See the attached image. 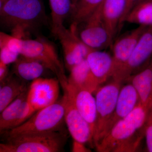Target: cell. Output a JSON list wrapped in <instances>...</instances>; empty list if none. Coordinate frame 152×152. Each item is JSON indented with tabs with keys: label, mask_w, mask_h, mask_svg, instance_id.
<instances>
[{
	"label": "cell",
	"mask_w": 152,
	"mask_h": 152,
	"mask_svg": "<svg viewBox=\"0 0 152 152\" xmlns=\"http://www.w3.org/2000/svg\"><path fill=\"white\" fill-rule=\"evenodd\" d=\"M151 107L140 103L130 113L117 123L95 146L97 151H135L145 136L144 125Z\"/></svg>",
	"instance_id": "obj_1"
},
{
	"label": "cell",
	"mask_w": 152,
	"mask_h": 152,
	"mask_svg": "<svg viewBox=\"0 0 152 152\" xmlns=\"http://www.w3.org/2000/svg\"><path fill=\"white\" fill-rule=\"evenodd\" d=\"M46 21L41 0H7L0 9V21L3 28L11 30L12 35L23 39L25 31Z\"/></svg>",
	"instance_id": "obj_2"
},
{
	"label": "cell",
	"mask_w": 152,
	"mask_h": 152,
	"mask_svg": "<svg viewBox=\"0 0 152 152\" xmlns=\"http://www.w3.org/2000/svg\"><path fill=\"white\" fill-rule=\"evenodd\" d=\"M66 138L60 130L20 135L7 138L0 144V152L62 151Z\"/></svg>",
	"instance_id": "obj_3"
},
{
	"label": "cell",
	"mask_w": 152,
	"mask_h": 152,
	"mask_svg": "<svg viewBox=\"0 0 152 152\" xmlns=\"http://www.w3.org/2000/svg\"><path fill=\"white\" fill-rule=\"evenodd\" d=\"M64 104L62 99L37 111L18 126L6 131L7 138L26 134L59 131L64 120Z\"/></svg>",
	"instance_id": "obj_4"
},
{
	"label": "cell",
	"mask_w": 152,
	"mask_h": 152,
	"mask_svg": "<svg viewBox=\"0 0 152 152\" xmlns=\"http://www.w3.org/2000/svg\"><path fill=\"white\" fill-rule=\"evenodd\" d=\"M72 26L82 42L90 49L103 50L112 46L113 38L104 20L102 4L86 19L76 26Z\"/></svg>",
	"instance_id": "obj_5"
},
{
	"label": "cell",
	"mask_w": 152,
	"mask_h": 152,
	"mask_svg": "<svg viewBox=\"0 0 152 152\" xmlns=\"http://www.w3.org/2000/svg\"><path fill=\"white\" fill-rule=\"evenodd\" d=\"M20 55L42 63L46 68L56 74L60 83L67 80L55 46L46 39H24Z\"/></svg>",
	"instance_id": "obj_6"
},
{
	"label": "cell",
	"mask_w": 152,
	"mask_h": 152,
	"mask_svg": "<svg viewBox=\"0 0 152 152\" xmlns=\"http://www.w3.org/2000/svg\"><path fill=\"white\" fill-rule=\"evenodd\" d=\"M121 84L113 81L99 87L96 92L97 120L93 137L95 146L102 137L105 127L113 113L121 88Z\"/></svg>",
	"instance_id": "obj_7"
},
{
	"label": "cell",
	"mask_w": 152,
	"mask_h": 152,
	"mask_svg": "<svg viewBox=\"0 0 152 152\" xmlns=\"http://www.w3.org/2000/svg\"><path fill=\"white\" fill-rule=\"evenodd\" d=\"M152 58V26H147L142 33L127 62L113 80L122 83L143 69L151 64Z\"/></svg>",
	"instance_id": "obj_8"
},
{
	"label": "cell",
	"mask_w": 152,
	"mask_h": 152,
	"mask_svg": "<svg viewBox=\"0 0 152 152\" xmlns=\"http://www.w3.org/2000/svg\"><path fill=\"white\" fill-rule=\"evenodd\" d=\"M54 35L59 40L65 64L69 71L86 60L90 52L93 50L82 42L72 26L69 28H66L64 25L61 26Z\"/></svg>",
	"instance_id": "obj_9"
},
{
	"label": "cell",
	"mask_w": 152,
	"mask_h": 152,
	"mask_svg": "<svg viewBox=\"0 0 152 152\" xmlns=\"http://www.w3.org/2000/svg\"><path fill=\"white\" fill-rule=\"evenodd\" d=\"M60 84L58 79L39 77L33 81L28 88L27 100L36 111L57 102Z\"/></svg>",
	"instance_id": "obj_10"
},
{
	"label": "cell",
	"mask_w": 152,
	"mask_h": 152,
	"mask_svg": "<svg viewBox=\"0 0 152 152\" xmlns=\"http://www.w3.org/2000/svg\"><path fill=\"white\" fill-rule=\"evenodd\" d=\"M62 100L65 107L64 121L74 140L86 144L93 143V134L91 126L76 108L73 101L66 90Z\"/></svg>",
	"instance_id": "obj_11"
},
{
	"label": "cell",
	"mask_w": 152,
	"mask_h": 152,
	"mask_svg": "<svg viewBox=\"0 0 152 152\" xmlns=\"http://www.w3.org/2000/svg\"><path fill=\"white\" fill-rule=\"evenodd\" d=\"M147 26H139L117 39L112 44L113 70L112 77L114 79L124 67L134 49L137 43Z\"/></svg>",
	"instance_id": "obj_12"
},
{
	"label": "cell",
	"mask_w": 152,
	"mask_h": 152,
	"mask_svg": "<svg viewBox=\"0 0 152 152\" xmlns=\"http://www.w3.org/2000/svg\"><path fill=\"white\" fill-rule=\"evenodd\" d=\"M140 103L139 95L132 84L121 88L115 110L105 127L101 140L117 123L130 113Z\"/></svg>",
	"instance_id": "obj_13"
},
{
	"label": "cell",
	"mask_w": 152,
	"mask_h": 152,
	"mask_svg": "<svg viewBox=\"0 0 152 152\" xmlns=\"http://www.w3.org/2000/svg\"><path fill=\"white\" fill-rule=\"evenodd\" d=\"M61 86L69 93L76 108L89 124L94 137L97 120L96 98L93 96L92 93L86 90L75 88L69 86L67 81Z\"/></svg>",
	"instance_id": "obj_14"
},
{
	"label": "cell",
	"mask_w": 152,
	"mask_h": 152,
	"mask_svg": "<svg viewBox=\"0 0 152 152\" xmlns=\"http://www.w3.org/2000/svg\"><path fill=\"white\" fill-rule=\"evenodd\" d=\"M86 60L100 86L112 77L113 70L112 55L103 50H93L88 54Z\"/></svg>",
	"instance_id": "obj_15"
},
{
	"label": "cell",
	"mask_w": 152,
	"mask_h": 152,
	"mask_svg": "<svg viewBox=\"0 0 152 152\" xmlns=\"http://www.w3.org/2000/svg\"><path fill=\"white\" fill-rule=\"evenodd\" d=\"M70 72L67 84L70 86L78 89L86 90L92 94L96 92L100 87L86 60L74 66Z\"/></svg>",
	"instance_id": "obj_16"
},
{
	"label": "cell",
	"mask_w": 152,
	"mask_h": 152,
	"mask_svg": "<svg viewBox=\"0 0 152 152\" xmlns=\"http://www.w3.org/2000/svg\"><path fill=\"white\" fill-rule=\"evenodd\" d=\"M127 0H104L102 12L106 26L113 37H115L123 24Z\"/></svg>",
	"instance_id": "obj_17"
},
{
	"label": "cell",
	"mask_w": 152,
	"mask_h": 152,
	"mask_svg": "<svg viewBox=\"0 0 152 152\" xmlns=\"http://www.w3.org/2000/svg\"><path fill=\"white\" fill-rule=\"evenodd\" d=\"M128 81L135 89L140 103L146 107L152 106V62L148 66L131 76Z\"/></svg>",
	"instance_id": "obj_18"
},
{
	"label": "cell",
	"mask_w": 152,
	"mask_h": 152,
	"mask_svg": "<svg viewBox=\"0 0 152 152\" xmlns=\"http://www.w3.org/2000/svg\"><path fill=\"white\" fill-rule=\"evenodd\" d=\"M28 88L24 80L17 76H8L1 83L0 113Z\"/></svg>",
	"instance_id": "obj_19"
},
{
	"label": "cell",
	"mask_w": 152,
	"mask_h": 152,
	"mask_svg": "<svg viewBox=\"0 0 152 152\" xmlns=\"http://www.w3.org/2000/svg\"><path fill=\"white\" fill-rule=\"evenodd\" d=\"M14 64V73L24 80L34 81L40 77L46 68L39 61L21 55Z\"/></svg>",
	"instance_id": "obj_20"
},
{
	"label": "cell",
	"mask_w": 152,
	"mask_h": 152,
	"mask_svg": "<svg viewBox=\"0 0 152 152\" xmlns=\"http://www.w3.org/2000/svg\"><path fill=\"white\" fill-rule=\"evenodd\" d=\"M51 9L52 31L54 34L70 17L73 8L72 0H49Z\"/></svg>",
	"instance_id": "obj_21"
},
{
	"label": "cell",
	"mask_w": 152,
	"mask_h": 152,
	"mask_svg": "<svg viewBox=\"0 0 152 152\" xmlns=\"http://www.w3.org/2000/svg\"><path fill=\"white\" fill-rule=\"evenodd\" d=\"M104 0H77L73 5L70 16L71 25L76 26L84 21L100 6Z\"/></svg>",
	"instance_id": "obj_22"
},
{
	"label": "cell",
	"mask_w": 152,
	"mask_h": 152,
	"mask_svg": "<svg viewBox=\"0 0 152 152\" xmlns=\"http://www.w3.org/2000/svg\"><path fill=\"white\" fill-rule=\"evenodd\" d=\"M138 26H152V0L140 2L131 10L125 21Z\"/></svg>",
	"instance_id": "obj_23"
},
{
	"label": "cell",
	"mask_w": 152,
	"mask_h": 152,
	"mask_svg": "<svg viewBox=\"0 0 152 152\" xmlns=\"http://www.w3.org/2000/svg\"><path fill=\"white\" fill-rule=\"evenodd\" d=\"M28 90V88L1 112L0 131L1 132L8 131L10 129L21 106L27 98Z\"/></svg>",
	"instance_id": "obj_24"
},
{
	"label": "cell",
	"mask_w": 152,
	"mask_h": 152,
	"mask_svg": "<svg viewBox=\"0 0 152 152\" xmlns=\"http://www.w3.org/2000/svg\"><path fill=\"white\" fill-rule=\"evenodd\" d=\"M36 112V111L31 105L27 98L21 106L10 129L17 127L21 125L28 119L30 117H31Z\"/></svg>",
	"instance_id": "obj_25"
},
{
	"label": "cell",
	"mask_w": 152,
	"mask_h": 152,
	"mask_svg": "<svg viewBox=\"0 0 152 152\" xmlns=\"http://www.w3.org/2000/svg\"><path fill=\"white\" fill-rule=\"evenodd\" d=\"M24 39L2 32L0 33V43L5 44L11 51L20 55L23 47Z\"/></svg>",
	"instance_id": "obj_26"
},
{
	"label": "cell",
	"mask_w": 152,
	"mask_h": 152,
	"mask_svg": "<svg viewBox=\"0 0 152 152\" xmlns=\"http://www.w3.org/2000/svg\"><path fill=\"white\" fill-rule=\"evenodd\" d=\"M20 54L11 51L5 44L0 43V62L7 65L15 62Z\"/></svg>",
	"instance_id": "obj_27"
},
{
	"label": "cell",
	"mask_w": 152,
	"mask_h": 152,
	"mask_svg": "<svg viewBox=\"0 0 152 152\" xmlns=\"http://www.w3.org/2000/svg\"><path fill=\"white\" fill-rule=\"evenodd\" d=\"M144 128L147 150L152 152V106L149 110Z\"/></svg>",
	"instance_id": "obj_28"
},
{
	"label": "cell",
	"mask_w": 152,
	"mask_h": 152,
	"mask_svg": "<svg viewBox=\"0 0 152 152\" xmlns=\"http://www.w3.org/2000/svg\"><path fill=\"white\" fill-rule=\"evenodd\" d=\"M72 151L74 152H87L91 151L86 148L85 144L74 140Z\"/></svg>",
	"instance_id": "obj_29"
},
{
	"label": "cell",
	"mask_w": 152,
	"mask_h": 152,
	"mask_svg": "<svg viewBox=\"0 0 152 152\" xmlns=\"http://www.w3.org/2000/svg\"><path fill=\"white\" fill-rule=\"evenodd\" d=\"M139 0H127L126 7L125 10L123 20V23L125 22V20L127 18L128 15L130 12L131 10L138 3Z\"/></svg>",
	"instance_id": "obj_30"
},
{
	"label": "cell",
	"mask_w": 152,
	"mask_h": 152,
	"mask_svg": "<svg viewBox=\"0 0 152 152\" xmlns=\"http://www.w3.org/2000/svg\"><path fill=\"white\" fill-rule=\"evenodd\" d=\"M7 66L2 63L0 62V82L4 81L9 76Z\"/></svg>",
	"instance_id": "obj_31"
},
{
	"label": "cell",
	"mask_w": 152,
	"mask_h": 152,
	"mask_svg": "<svg viewBox=\"0 0 152 152\" xmlns=\"http://www.w3.org/2000/svg\"><path fill=\"white\" fill-rule=\"evenodd\" d=\"M7 0H0V9L3 7Z\"/></svg>",
	"instance_id": "obj_32"
},
{
	"label": "cell",
	"mask_w": 152,
	"mask_h": 152,
	"mask_svg": "<svg viewBox=\"0 0 152 152\" xmlns=\"http://www.w3.org/2000/svg\"><path fill=\"white\" fill-rule=\"evenodd\" d=\"M72 2L73 5L74 4H75L77 1V0H72Z\"/></svg>",
	"instance_id": "obj_33"
},
{
	"label": "cell",
	"mask_w": 152,
	"mask_h": 152,
	"mask_svg": "<svg viewBox=\"0 0 152 152\" xmlns=\"http://www.w3.org/2000/svg\"><path fill=\"white\" fill-rule=\"evenodd\" d=\"M143 1V0H139L138 3L142 1ZM137 3V4H138Z\"/></svg>",
	"instance_id": "obj_34"
},
{
	"label": "cell",
	"mask_w": 152,
	"mask_h": 152,
	"mask_svg": "<svg viewBox=\"0 0 152 152\" xmlns=\"http://www.w3.org/2000/svg\"><path fill=\"white\" fill-rule=\"evenodd\" d=\"M151 62H152V61H151Z\"/></svg>",
	"instance_id": "obj_35"
}]
</instances>
